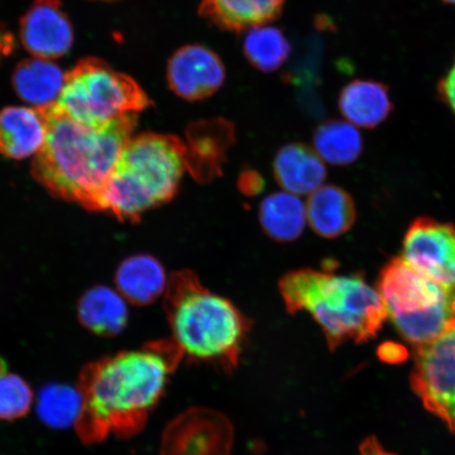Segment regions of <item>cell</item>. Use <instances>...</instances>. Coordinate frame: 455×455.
Here are the masks:
<instances>
[{
  "mask_svg": "<svg viewBox=\"0 0 455 455\" xmlns=\"http://www.w3.org/2000/svg\"><path fill=\"white\" fill-rule=\"evenodd\" d=\"M180 354L172 341L124 351L85 365L77 389L82 409L76 430L85 445L110 435L132 436L157 405Z\"/></svg>",
  "mask_w": 455,
  "mask_h": 455,
  "instance_id": "obj_1",
  "label": "cell"
},
{
  "mask_svg": "<svg viewBox=\"0 0 455 455\" xmlns=\"http://www.w3.org/2000/svg\"><path fill=\"white\" fill-rule=\"evenodd\" d=\"M39 110L47 122V138L34 159V178L51 195L101 212L102 196L132 138L138 114L91 128L73 121L56 104Z\"/></svg>",
  "mask_w": 455,
  "mask_h": 455,
  "instance_id": "obj_2",
  "label": "cell"
},
{
  "mask_svg": "<svg viewBox=\"0 0 455 455\" xmlns=\"http://www.w3.org/2000/svg\"><path fill=\"white\" fill-rule=\"evenodd\" d=\"M280 291L290 312H308L331 348L377 337L388 318L378 290L362 275L303 269L288 273Z\"/></svg>",
  "mask_w": 455,
  "mask_h": 455,
  "instance_id": "obj_3",
  "label": "cell"
},
{
  "mask_svg": "<svg viewBox=\"0 0 455 455\" xmlns=\"http://www.w3.org/2000/svg\"><path fill=\"white\" fill-rule=\"evenodd\" d=\"M164 308L172 344L193 360L235 365L248 331L242 312L220 295L209 291L190 271L171 276Z\"/></svg>",
  "mask_w": 455,
  "mask_h": 455,
  "instance_id": "obj_4",
  "label": "cell"
},
{
  "mask_svg": "<svg viewBox=\"0 0 455 455\" xmlns=\"http://www.w3.org/2000/svg\"><path fill=\"white\" fill-rule=\"evenodd\" d=\"M185 171L186 147L179 138L156 133L131 138L102 196L101 212L139 220L175 196Z\"/></svg>",
  "mask_w": 455,
  "mask_h": 455,
  "instance_id": "obj_5",
  "label": "cell"
},
{
  "mask_svg": "<svg viewBox=\"0 0 455 455\" xmlns=\"http://www.w3.org/2000/svg\"><path fill=\"white\" fill-rule=\"evenodd\" d=\"M378 291L397 331L414 347L455 325V286H443L401 258L380 272Z\"/></svg>",
  "mask_w": 455,
  "mask_h": 455,
  "instance_id": "obj_6",
  "label": "cell"
},
{
  "mask_svg": "<svg viewBox=\"0 0 455 455\" xmlns=\"http://www.w3.org/2000/svg\"><path fill=\"white\" fill-rule=\"evenodd\" d=\"M56 106L73 121L99 128L145 110L151 100L133 78L88 59L67 74Z\"/></svg>",
  "mask_w": 455,
  "mask_h": 455,
  "instance_id": "obj_7",
  "label": "cell"
},
{
  "mask_svg": "<svg viewBox=\"0 0 455 455\" xmlns=\"http://www.w3.org/2000/svg\"><path fill=\"white\" fill-rule=\"evenodd\" d=\"M411 385L427 411L455 434V325L414 347Z\"/></svg>",
  "mask_w": 455,
  "mask_h": 455,
  "instance_id": "obj_8",
  "label": "cell"
},
{
  "mask_svg": "<svg viewBox=\"0 0 455 455\" xmlns=\"http://www.w3.org/2000/svg\"><path fill=\"white\" fill-rule=\"evenodd\" d=\"M233 430L223 414L193 408L171 422L163 435L162 455H230Z\"/></svg>",
  "mask_w": 455,
  "mask_h": 455,
  "instance_id": "obj_9",
  "label": "cell"
},
{
  "mask_svg": "<svg viewBox=\"0 0 455 455\" xmlns=\"http://www.w3.org/2000/svg\"><path fill=\"white\" fill-rule=\"evenodd\" d=\"M403 259L443 286H455V228L430 218L415 220L406 233Z\"/></svg>",
  "mask_w": 455,
  "mask_h": 455,
  "instance_id": "obj_10",
  "label": "cell"
},
{
  "mask_svg": "<svg viewBox=\"0 0 455 455\" xmlns=\"http://www.w3.org/2000/svg\"><path fill=\"white\" fill-rule=\"evenodd\" d=\"M226 78L223 61L212 50L188 44L170 57L167 67L169 88L179 98L201 100L218 92Z\"/></svg>",
  "mask_w": 455,
  "mask_h": 455,
  "instance_id": "obj_11",
  "label": "cell"
},
{
  "mask_svg": "<svg viewBox=\"0 0 455 455\" xmlns=\"http://www.w3.org/2000/svg\"><path fill=\"white\" fill-rule=\"evenodd\" d=\"M20 37L37 59L50 60L69 52L73 28L60 0H36L21 20Z\"/></svg>",
  "mask_w": 455,
  "mask_h": 455,
  "instance_id": "obj_12",
  "label": "cell"
},
{
  "mask_svg": "<svg viewBox=\"0 0 455 455\" xmlns=\"http://www.w3.org/2000/svg\"><path fill=\"white\" fill-rule=\"evenodd\" d=\"M235 130L225 119L196 123L187 131V170L193 178L206 181L220 173Z\"/></svg>",
  "mask_w": 455,
  "mask_h": 455,
  "instance_id": "obj_13",
  "label": "cell"
},
{
  "mask_svg": "<svg viewBox=\"0 0 455 455\" xmlns=\"http://www.w3.org/2000/svg\"><path fill=\"white\" fill-rule=\"evenodd\" d=\"M47 122L37 108L9 107L0 111V155L24 159L41 151Z\"/></svg>",
  "mask_w": 455,
  "mask_h": 455,
  "instance_id": "obj_14",
  "label": "cell"
},
{
  "mask_svg": "<svg viewBox=\"0 0 455 455\" xmlns=\"http://www.w3.org/2000/svg\"><path fill=\"white\" fill-rule=\"evenodd\" d=\"M275 180L283 191L310 196L326 180L325 162L313 148L290 144L278 151L273 164Z\"/></svg>",
  "mask_w": 455,
  "mask_h": 455,
  "instance_id": "obj_15",
  "label": "cell"
},
{
  "mask_svg": "<svg viewBox=\"0 0 455 455\" xmlns=\"http://www.w3.org/2000/svg\"><path fill=\"white\" fill-rule=\"evenodd\" d=\"M286 0H202L199 13L227 31L268 25L281 14Z\"/></svg>",
  "mask_w": 455,
  "mask_h": 455,
  "instance_id": "obj_16",
  "label": "cell"
},
{
  "mask_svg": "<svg viewBox=\"0 0 455 455\" xmlns=\"http://www.w3.org/2000/svg\"><path fill=\"white\" fill-rule=\"evenodd\" d=\"M307 223L317 235L335 238L349 231L355 221L354 199L341 188L322 186L306 203Z\"/></svg>",
  "mask_w": 455,
  "mask_h": 455,
  "instance_id": "obj_17",
  "label": "cell"
},
{
  "mask_svg": "<svg viewBox=\"0 0 455 455\" xmlns=\"http://www.w3.org/2000/svg\"><path fill=\"white\" fill-rule=\"evenodd\" d=\"M116 282L124 299L140 306L156 301L166 292L169 283L163 265L147 254L131 256L124 260L118 267Z\"/></svg>",
  "mask_w": 455,
  "mask_h": 455,
  "instance_id": "obj_18",
  "label": "cell"
},
{
  "mask_svg": "<svg viewBox=\"0 0 455 455\" xmlns=\"http://www.w3.org/2000/svg\"><path fill=\"white\" fill-rule=\"evenodd\" d=\"M339 108L347 122L371 129L382 124L392 111L388 89L374 81L356 79L341 91Z\"/></svg>",
  "mask_w": 455,
  "mask_h": 455,
  "instance_id": "obj_19",
  "label": "cell"
},
{
  "mask_svg": "<svg viewBox=\"0 0 455 455\" xmlns=\"http://www.w3.org/2000/svg\"><path fill=\"white\" fill-rule=\"evenodd\" d=\"M78 320L99 337L111 338L127 326L128 307L121 293L107 287L91 289L79 300Z\"/></svg>",
  "mask_w": 455,
  "mask_h": 455,
  "instance_id": "obj_20",
  "label": "cell"
},
{
  "mask_svg": "<svg viewBox=\"0 0 455 455\" xmlns=\"http://www.w3.org/2000/svg\"><path fill=\"white\" fill-rule=\"evenodd\" d=\"M66 76L49 60L21 61L13 74V85L20 98L44 109L56 104L64 87Z\"/></svg>",
  "mask_w": 455,
  "mask_h": 455,
  "instance_id": "obj_21",
  "label": "cell"
},
{
  "mask_svg": "<svg viewBox=\"0 0 455 455\" xmlns=\"http://www.w3.org/2000/svg\"><path fill=\"white\" fill-rule=\"evenodd\" d=\"M259 221L266 235L277 242L297 240L307 223L306 203L287 191L272 193L259 207Z\"/></svg>",
  "mask_w": 455,
  "mask_h": 455,
  "instance_id": "obj_22",
  "label": "cell"
},
{
  "mask_svg": "<svg viewBox=\"0 0 455 455\" xmlns=\"http://www.w3.org/2000/svg\"><path fill=\"white\" fill-rule=\"evenodd\" d=\"M315 149L323 162L349 164L362 155L363 140L354 124L348 122L329 121L321 124L313 138Z\"/></svg>",
  "mask_w": 455,
  "mask_h": 455,
  "instance_id": "obj_23",
  "label": "cell"
},
{
  "mask_svg": "<svg viewBox=\"0 0 455 455\" xmlns=\"http://www.w3.org/2000/svg\"><path fill=\"white\" fill-rule=\"evenodd\" d=\"M243 52L256 69L273 72L287 60L290 44L280 28L263 25L249 28L243 39Z\"/></svg>",
  "mask_w": 455,
  "mask_h": 455,
  "instance_id": "obj_24",
  "label": "cell"
},
{
  "mask_svg": "<svg viewBox=\"0 0 455 455\" xmlns=\"http://www.w3.org/2000/svg\"><path fill=\"white\" fill-rule=\"evenodd\" d=\"M82 409V395L78 389L61 384L44 387L37 398V414L45 425L54 429H65L76 425Z\"/></svg>",
  "mask_w": 455,
  "mask_h": 455,
  "instance_id": "obj_25",
  "label": "cell"
},
{
  "mask_svg": "<svg viewBox=\"0 0 455 455\" xmlns=\"http://www.w3.org/2000/svg\"><path fill=\"white\" fill-rule=\"evenodd\" d=\"M34 402L31 386L20 375L9 372L7 363L0 358V420L25 418Z\"/></svg>",
  "mask_w": 455,
  "mask_h": 455,
  "instance_id": "obj_26",
  "label": "cell"
},
{
  "mask_svg": "<svg viewBox=\"0 0 455 455\" xmlns=\"http://www.w3.org/2000/svg\"><path fill=\"white\" fill-rule=\"evenodd\" d=\"M437 92L442 101L445 102L455 116V60L437 85Z\"/></svg>",
  "mask_w": 455,
  "mask_h": 455,
  "instance_id": "obj_27",
  "label": "cell"
},
{
  "mask_svg": "<svg viewBox=\"0 0 455 455\" xmlns=\"http://www.w3.org/2000/svg\"><path fill=\"white\" fill-rule=\"evenodd\" d=\"M379 355L385 362L400 363L405 360L407 351L401 345L386 343L379 347Z\"/></svg>",
  "mask_w": 455,
  "mask_h": 455,
  "instance_id": "obj_28",
  "label": "cell"
},
{
  "mask_svg": "<svg viewBox=\"0 0 455 455\" xmlns=\"http://www.w3.org/2000/svg\"><path fill=\"white\" fill-rule=\"evenodd\" d=\"M360 451L361 455H396L387 451L374 436L363 441Z\"/></svg>",
  "mask_w": 455,
  "mask_h": 455,
  "instance_id": "obj_29",
  "label": "cell"
},
{
  "mask_svg": "<svg viewBox=\"0 0 455 455\" xmlns=\"http://www.w3.org/2000/svg\"><path fill=\"white\" fill-rule=\"evenodd\" d=\"M261 180L259 176H255L253 172L246 173L243 176V183L241 186L243 188L244 192L256 193L260 190Z\"/></svg>",
  "mask_w": 455,
  "mask_h": 455,
  "instance_id": "obj_30",
  "label": "cell"
},
{
  "mask_svg": "<svg viewBox=\"0 0 455 455\" xmlns=\"http://www.w3.org/2000/svg\"><path fill=\"white\" fill-rule=\"evenodd\" d=\"M11 44L12 42L10 41L8 36H0V57L10 50Z\"/></svg>",
  "mask_w": 455,
  "mask_h": 455,
  "instance_id": "obj_31",
  "label": "cell"
},
{
  "mask_svg": "<svg viewBox=\"0 0 455 455\" xmlns=\"http://www.w3.org/2000/svg\"><path fill=\"white\" fill-rule=\"evenodd\" d=\"M442 2L448 4L455 5V0H442Z\"/></svg>",
  "mask_w": 455,
  "mask_h": 455,
  "instance_id": "obj_32",
  "label": "cell"
}]
</instances>
